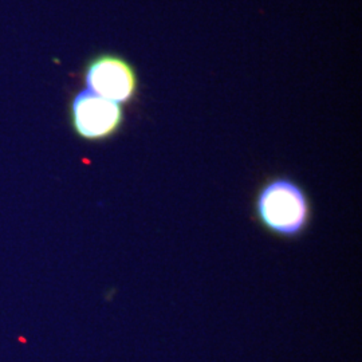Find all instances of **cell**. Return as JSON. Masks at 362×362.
<instances>
[{
    "label": "cell",
    "instance_id": "1",
    "mask_svg": "<svg viewBox=\"0 0 362 362\" xmlns=\"http://www.w3.org/2000/svg\"><path fill=\"white\" fill-rule=\"evenodd\" d=\"M254 211L266 231L287 239L300 236L311 219L309 196L300 184L287 176L270 177L260 185Z\"/></svg>",
    "mask_w": 362,
    "mask_h": 362
},
{
    "label": "cell",
    "instance_id": "2",
    "mask_svg": "<svg viewBox=\"0 0 362 362\" xmlns=\"http://www.w3.org/2000/svg\"><path fill=\"white\" fill-rule=\"evenodd\" d=\"M124 121L119 104L90 90L78 93L71 104V122L82 139L104 140L113 136Z\"/></svg>",
    "mask_w": 362,
    "mask_h": 362
},
{
    "label": "cell",
    "instance_id": "3",
    "mask_svg": "<svg viewBox=\"0 0 362 362\" xmlns=\"http://www.w3.org/2000/svg\"><path fill=\"white\" fill-rule=\"evenodd\" d=\"M88 90L113 101L127 104L137 91V77L133 67L116 55H100L93 59L85 74Z\"/></svg>",
    "mask_w": 362,
    "mask_h": 362
}]
</instances>
